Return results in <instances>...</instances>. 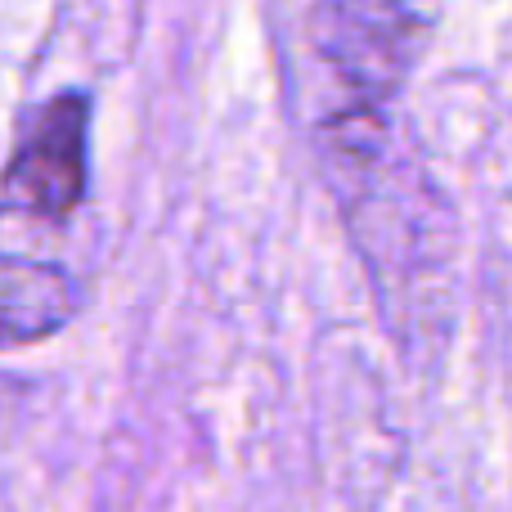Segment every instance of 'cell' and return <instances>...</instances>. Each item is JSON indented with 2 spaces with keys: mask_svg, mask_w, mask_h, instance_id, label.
I'll return each mask as SVG.
<instances>
[{
  "mask_svg": "<svg viewBox=\"0 0 512 512\" xmlns=\"http://www.w3.org/2000/svg\"><path fill=\"white\" fill-rule=\"evenodd\" d=\"M81 306L77 274L45 243L0 221V346L59 333Z\"/></svg>",
  "mask_w": 512,
  "mask_h": 512,
  "instance_id": "obj_3",
  "label": "cell"
},
{
  "mask_svg": "<svg viewBox=\"0 0 512 512\" xmlns=\"http://www.w3.org/2000/svg\"><path fill=\"white\" fill-rule=\"evenodd\" d=\"M90 99L63 90L36 113L0 176V216L23 225H63L86 203Z\"/></svg>",
  "mask_w": 512,
  "mask_h": 512,
  "instance_id": "obj_2",
  "label": "cell"
},
{
  "mask_svg": "<svg viewBox=\"0 0 512 512\" xmlns=\"http://www.w3.org/2000/svg\"><path fill=\"white\" fill-rule=\"evenodd\" d=\"M432 9L391 0H333L306 9V36L328 77V149L369 162L382 144V108L414 63Z\"/></svg>",
  "mask_w": 512,
  "mask_h": 512,
  "instance_id": "obj_1",
  "label": "cell"
}]
</instances>
